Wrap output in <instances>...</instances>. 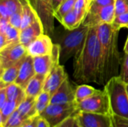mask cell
<instances>
[{
  "instance_id": "cell-43",
  "label": "cell",
  "mask_w": 128,
  "mask_h": 127,
  "mask_svg": "<svg viewBox=\"0 0 128 127\" xmlns=\"http://www.w3.org/2000/svg\"><path fill=\"white\" fill-rule=\"evenodd\" d=\"M73 127H82L81 125H80V123L77 118V116H76V119L74 121V125H73Z\"/></svg>"
},
{
  "instance_id": "cell-13",
  "label": "cell",
  "mask_w": 128,
  "mask_h": 127,
  "mask_svg": "<svg viewBox=\"0 0 128 127\" xmlns=\"http://www.w3.org/2000/svg\"><path fill=\"white\" fill-rule=\"evenodd\" d=\"M76 88L71 85L68 78L52 95L50 104H65L75 103Z\"/></svg>"
},
{
  "instance_id": "cell-44",
  "label": "cell",
  "mask_w": 128,
  "mask_h": 127,
  "mask_svg": "<svg viewBox=\"0 0 128 127\" xmlns=\"http://www.w3.org/2000/svg\"><path fill=\"white\" fill-rule=\"evenodd\" d=\"M124 54H128V37L126 42H125L124 46Z\"/></svg>"
},
{
  "instance_id": "cell-38",
  "label": "cell",
  "mask_w": 128,
  "mask_h": 127,
  "mask_svg": "<svg viewBox=\"0 0 128 127\" xmlns=\"http://www.w3.org/2000/svg\"><path fill=\"white\" fill-rule=\"evenodd\" d=\"M116 0H92V4H94L97 6H100V7H104L107 6L110 4H115Z\"/></svg>"
},
{
  "instance_id": "cell-6",
  "label": "cell",
  "mask_w": 128,
  "mask_h": 127,
  "mask_svg": "<svg viewBox=\"0 0 128 127\" xmlns=\"http://www.w3.org/2000/svg\"><path fill=\"white\" fill-rule=\"evenodd\" d=\"M79 112L112 115L107 93L99 90L96 94L83 101L76 103Z\"/></svg>"
},
{
  "instance_id": "cell-3",
  "label": "cell",
  "mask_w": 128,
  "mask_h": 127,
  "mask_svg": "<svg viewBox=\"0 0 128 127\" xmlns=\"http://www.w3.org/2000/svg\"><path fill=\"white\" fill-rule=\"evenodd\" d=\"M90 27L82 24L80 27L68 30L64 28L63 31H56L52 37L55 39V43L60 46V62L64 63L72 57H74L77 52L82 48Z\"/></svg>"
},
{
  "instance_id": "cell-26",
  "label": "cell",
  "mask_w": 128,
  "mask_h": 127,
  "mask_svg": "<svg viewBox=\"0 0 128 127\" xmlns=\"http://www.w3.org/2000/svg\"><path fill=\"white\" fill-rule=\"evenodd\" d=\"M76 0H64L55 10L53 13V16L56 19H57L59 22L62 19V18L70 10L74 9V6Z\"/></svg>"
},
{
  "instance_id": "cell-8",
  "label": "cell",
  "mask_w": 128,
  "mask_h": 127,
  "mask_svg": "<svg viewBox=\"0 0 128 127\" xmlns=\"http://www.w3.org/2000/svg\"><path fill=\"white\" fill-rule=\"evenodd\" d=\"M27 55V49L20 42L9 44L0 50V71L17 64Z\"/></svg>"
},
{
  "instance_id": "cell-17",
  "label": "cell",
  "mask_w": 128,
  "mask_h": 127,
  "mask_svg": "<svg viewBox=\"0 0 128 127\" xmlns=\"http://www.w3.org/2000/svg\"><path fill=\"white\" fill-rule=\"evenodd\" d=\"M86 15V13L73 9L62 18L60 23L65 29L73 30L82 24Z\"/></svg>"
},
{
  "instance_id": "cell-23",
  "label": "cell",
  "mask_w": 128,
  "mask_h": 127,
  "mask_svg": "<svg viewBox=\"0 0 128 127\" xmlns=\"http://www.w3.org/2000/svg\"><path fill=\"white\" fill-rule=\"evenodd\" d=\"M6 92L8 100L10 101L16 102L17 103H19V105L26 97L25 90L16 85L15 82L6 87Z\"/></svg>"
},
{
  "instance_id": "cell-7",
  "label": "cell",
  "mask_w": 128,
  "mask_h": 127,
  "mask_svg": "<svg viewBox=\"0 0 128 127\" xmlns=\"http://www.w3.org/2000/svg\"><path fill=\"white\" fill-rule=\"evenodd\" d=\"M115 17V4L104 7L91 4L82 24L88 27H97L105 23L112 24Z\"/></svg>"
},
{
  "instance_id": "cell-19",
  "label": "cell",
  "mask_w": 128,
  "mask_h": 127,
  "mask_svg": "<svg viewBox=\"0 0 128 127\" xmlns=\"http://www.w3.org/2000/svg\"><path fill=\"white\" fill-rule=\"evenodd\" d=\"M24 59L8 68L0 71V88H6L9 85L15 82L19 74L20 68Z\"/></svg>"
},
{
  "instance_id": "cell-24",
  "label": "cell",
  "mask_w": 128,
  "mask_h": 127,
  "mask_svg": "<svg viewBox=\"0 0 128 127\" xmlns=\"http://www.w3.org/2000/svg\"><path fill=\"white\" fill-rule=\"evenodd\" d=\"M19 103L14 101L8 100L3 106L0 108V125L1 127H4V125L9 117L17 109Z\"/></svg>"
},
{
  "instance_id": "cell-18",
  "label": "cell",
  "mask_w": 128,
  "mask_h": 127,
  "mask_svg": "<svg viewBox=\"0 0 128 127\" xmlns=\"http://www.w3.org/2000/svg\"><path fill=\"white\" fill-rule=\"evenodd\" d=\"M20 2L22 4L21 29H23L32 25L40 18L30 0H20Z\"/></svg>"
},
{
  "instance_id": "cell-22",
  "label": "cell",
  "mask_w": 128,
  "mask_h": 127,
  "mask_svg": "<svg viewBox=\"0 0 128 127\" xmlns=\"http://www.w3.org/2000/svg\"><path fill=\"white\" fill-rule=\"evenodd\" d=\"M22 9L20 0H0L1 18L8 19L10 16Z\"/></svg>"
},
{
  "instance_id": "cell-30",
  "label": "cell",
  "mask_w": 128,
  "mask_h": 127,
  "mask_svg": "<svg viewBox=\"0 0 128 127\" xmlns=\"http://www.w3.org/2000/svg\"><path fill=\"white\" fill-rule=\"evenodd\" d=\"M112 25L119 31L122 28H127L128 29V11L116 16Z\"/></svg>"
},
{
  "instance_id": "cell-5",
  "label": "cell",
  "mask_w": 128,
  "mask_h": 127,
  "mask_svg": "<svg viewBox=\"0 0 128 127\" xmlns=\"http://www.w3.org/2000/svg\"><path fill=\"white\" fill-rule=\"evenodd\" d=\"M79 112L76 103L65 104H50L40 115L47 121L50 127H54L68 118L76 115Z\"/></svg>"
},
{
  "instance_id": "cell-33",
  "label": "cell",
  "mask_w": 128,
  "mask_h": 127,
  "mask_svg": "<svg viewBox=\"0 0 128 127\" xmlns=\"http://www.w3.org/2000/svg\"><path fill=\"white\" fill-rule=\"evenodd\" d=\"M119 76L125 83L128 84V53L124 55L123 58V61L121 64Z\"/></svg>"
},
{
  "instance_id": "cell-27",
  "label": "cell",
  "mask_w": 128,
  "mask_h": 127,
  "mask_svg": "<svg viewBox=\"0 0 128 127\" xmlns=\"http://www.w3.org/2000/svg\"><path fill=\"white\" fill-rule=\"evenodd\" d=\"M52 95L46 92L43 91L37 97H36V110L38 114L40 115L50 104Z\"/></svg>"
},
{
  "instance_id": "cell-36",
  "label": "cell",
  "mask_w": 128,
  "mask_h": 127,
  "mask_svg": "<svg viewBox=\"0 0 128 127\" xmlns=\"http://www.w3.org/2000/svg\"><path fill=\"white\" fill-rule=\"evenodd\" d=\"M39 118H40V115H35L34 117H32L30 118L25 120L23 124L20 127H37Z\"/></svg>"
},
{
  "instance_id": "cell-45",
  "label": "cell",
  "mask_w": 128,
  "mask_h": 127,
  "mask_svg": "<svg viewBox=\"0 0 128 127\" xmlns=\"http://www.w3.org/2000/svg\"><path fill=\"white\" fill-rule=\"evenodd\" d=\"M127 91H128V84H127Z\"/></svg>"
},
{
  "instance_id": "cell-31",
  "label": "cell",
  "mask_w": 128,
  "mask_h": 127,
  "mask_svg": "<svg viewBox=\"0 0 128 127\" xmlns=\"http://www.w3.org/2000/svg\"><path fill=\"white\" fill-rule=\"evenodd\" d=\"M9 23L10 25L19 28L21 30V25H22V9L17 10L14 13L10 16L8 19Z\"/></svg>"
},
{
  "instance_id": "cell-46",
  "label": "cell",
  "mask_w": 128,
  "mask_h": 127,
  "mask_svg": "<svg viewBox=\"0 0 128 127\" xmlns=\"http://www.w3.org/2000/svg\"><path fill=\"white\" fill-rule=\"evenodd\" d=\"M126 1H127V2H128V0H126Z\"/></svg>"
},
{
  "instance_id": "cell-41",
  "label": "cell",
  "mask_w": 128,
  "mask_h": 127,
  "mask_svg": "<svg viewBox=\"0 0 128 127\" xmlns=\"http://www.w3.org/2000/svg\"><path fill=\"white\" fill-rule=\"evenodd\" d=\"M37 127H50V126L49 123L47 122V121L46 119H44V118L40 116Z\"/></svg>"
},
{
  "instance_id": "cell-20",
  "label": "cell",
  "mask_w": 128,
  "mask_h": 127,
  "mask_svg": "<svg viewBox=\"0 0 128 127\" xmlns=\"http://www.w3.org/2000/svg\"><path fill=\"white\" fill-rule=\"evenodd\" d=\"M46 77L45 76L35 74L25 88L26 96L36 98L44 91Z\"/></svg>"
},
{
  "instance_id": "cell-47",
  "label": "cell",
  "mask_w": 128,
  "mask_h": 127,
  "mask_svg": "<svg viewBox=\"0 0 128 127\" xmlns=\"http://www.w3.org/2000/svg\"><path fill=\"white\" fill-rule=\"evenodd\" d=\"M81 127H82V126H81Z\"/></svg>"
},
{
  "instance_id": "cell-11",
  "label": "cell",
  "mask_w": 128,
  "mask_h": 127,
  "mask_svg": "<svg viewBox=\"0 0 128 127\" xmlns=\"http://www.w3.org/2000/svg\"><path fill=\"white\" fill-rule=\"evenodd\" d=\"M53 45L54 43L51 37L43 34L27 46L28 55L32 57L50 55L52 52Z\"/></svg>"
},
{
  "instance_id": "cell-16",
  "label": "cell",
  "mask_w": 128,
  "mask_h": 127,
  "mask_svg": "<svg viewBox=\"0 0 128 127\" xmlns=\"http://www.w3.org/2000/svg\"><path fill=\"white\" fill-rule=\"evenodd\" d=\"M33 62L36 74L45 76H46L50 73L54 67L60 64L57 63L54 60L51 54L43 56L33 57Z\"/></svg>"
},
{
  "instance_id": "cell-4",
  "label": "cell",
  "mask_w": 128,
  "mask_h": 127,
  "mask_svg": "<svg viewBox=\"0 0 128 127\" xmlns=\"http://www.w3.org/2000/svg\"><path fill=\"white\" fill-rule=\"evenodd\" d=\"M110 100L112 115L128 118V94L127 83L119 76L111 78L104 85Z\"/></svg>"
},
{
  "instance_id": "cell-14",
  "label": "cell",
  "mask_w": 128,
  "mask_h": 127,
  "mask_svg": "<svg viewBox=\"0 0 128 127\" xmlns=\"http://www.w3.org/2000/svg\"><path fill=\"white\" fill-rule=\"evenodd\" d=\"M43 34H44V25L39 19L29 26L20 30V42L27 48L31 43Z\"/></svg>"
},
{
  "instance_id": "cell-37",
  "label": "cell",
  "mask_w": 128,
  "mask_h": 127,
  "mask_svg": "<svg viewBox=\"0 0 128 127\" xmlns=\"http://www.w3.org/2000/svg\"><path fill=\"white\" fill-rule=\"evenodd\" d=\"M76 115H74L68 118V119H66L65 121H64L63 122L60 123L59 124L55 126L54 127H73L74 121L76 119Z\"/></svg>"
},
{
  "instance_id": "cell-12",
  "label": "cell",
  "mask_w": 128,
  "mask_h": 127,
  "mask_svg": "<svg viewBox=\"0 0 128 127\" xmlns=\"http://www.w3.org/2000/svg\"><path fill=\"white\" fill-rule=\"evenodd\" d=\"M82 127H110L111 115L79 112L76 115Z\"/></svg>"
},
{
  "instance_id": "cell-1",
  "label": "cell",
  "mask_w": 128,
  "mask_h": 127,
  "mask_svg": "<svg viewBox=\"0 0 128 127\" xmlns=\"http://www.w3.org/2000/svg\"><path fill=\"white\" fill-rule=\"evenodd\" d=\"M74 77L79 82L104 85L98 26L90 27L82 48L74 57Z\"/></svg>"
},
{
  "instance_id": "cell-40",
  "label": "cell",
  "mask_w": 128,
  "mask_h": 127,
  "mask_svg": "<svg viewBox=\"0 0 128 127\" xmlns=\"http://www.w3.org/2000/svg\"><path fill=\"white\" fill-rule=\"evenodd\" d=\"M11 43L8 40V39L6 37V36L3 34H0V50L3 48L6 47Z\"/></svg>"
},
{
  "instance_id": "cell-25",
  "label": "cell",
  "mask_w": 128,
  "mask_h": 127,
  "mask_svg": "<svg viewBox=\"0 0 128 127\" xmlns=\"http://www.w3.org/2000/svg\"><path fill=\"white\" fill-rule=\"evenodd\" d=\"M98 91L99 90H97L94 88L86 84L77 86L76 88L75 93V103H78L83 101L84 100L96 94Z\"/></svg>"
},
{
  "instance_id": "cell-35",
  "label": "cell",
  "mask_w": 128,
  "mask_h": 127,
  "mask_svg": "<svg viewBox=\"0 0 128 127\" xmlns=\"http://www.w3.org/2000/svg\"><path fill=\"white\" fill-rule=\"evenodd\" d=\"M128 11V3L126 0H116L115 12L116 16L126 13Z\"/></svg>"
},
{
  "instance_id": "cell-2",
  "label": "cell",
  "mask_w": 128,
  "mask_h": 127,
  "mask_svg": "<svg viewBox=\"0 0 128 127\" xmlns=\"http://www.w3.org/2000/svg\"><path fill=\"white\" fill-rule=\"evenodd\" d=\"M98 33L101 47L105 85L111 78L119 76V67L122 64L121 54L118 48L119 30L116 29L112 24L105 23L98 26Z\"/></svg>"
},
{
  "instance_id": "cell-34",
  "label": "cell",
  "mask_w": 128,
  "mask_h": 127,
  "mask_svg": "<svg viewBox=\"0 0 128 127\" xmlns=\"http://www.w3.org/2000/svg\"><path fill=\"white\" fill-rule=\"evenodd\" d=\"M92 0H76L74 9L88 13Z\"/></svg>"
},
{
  "instance_id": "cell-9",
  "label": "cell",
  "mask_w": 128,
  "mask_h": 127,
  "mask_svg": "<svg viewBox=\"0 0 128 127\" xmlns=\"http://www.w3.org/2000/svg\"><path fill=\"white\" fill-rule=\"evenodd\" d=\"M44 28V34L52 37L55 31L52 0H30Z\"/></svg>"
},
{
  "instance_id": "cell-42",
  "label": "cell",
  "mask_w": 128,
  "mask_h": 127,
  "mask_svg": "<svg viewBox=\"0 0 128 127\" xmlns=\"http://www.w3.org/2000/svg\"><path fill=\"white\" fill-rule=\"evenodd\" d=\"M64 0H52V7L54 10L64 1Z\"/></svg>"
},
{
  "instance_id": "cell-29",
  "label": "cell",
  "mask_w": 128,
  "mask_h": 127,
  "mask_svg": "<svg viewBox=\"0 0 128 127\" xmlns=\"http://www.w3.org/2000/svg\"><path fill=\"white\" fill-rule=\"evenodd\" d=\"M3 34L6 36V37L8 39V40L13 43H16L20 42V29L16 28L10 25H9L6 30L4 31V33H0Z\"/></svg>"
},
{
  "instance_id": "cell-10",
  "label": "cell",
  "mask_w": 128,
  "mask_h": 127,
  "mask_svg": "<svg viewBox=\"0 0 128 127\" xmlns=\"http://www.w3.org/2000/svg\"><path fill=\"white\" fill-rule=\"evenodd\" d=\"M68 78V76L64 66L61 64L56 65L46 76L44 91L52 95Z\"/></svg>"
},
{
  "instance_id": "cell-32",
  "label": "cell",
  "mask_w": 128,
  "mask_h": 127,
  "mask_svg": "<svg viewBox=\"0 0 128 127\" xmlns=\"http://www.w3.org/2000/svg\"><path fill=\"white\" fill-rule=\"evenodd\" d=\"M110 127H128V118L112 115Z\"/></svg>"
},
{
  "instance_id": "cell-15",
  "label": "cell",
  "mask_w": 128,
  "mask_h": 127,
  "mask_svg": "<svg viewBox=\"0 0 128 127\" xmlns=\"http://www.w3.org/2000/svg\"><path fill=\"white\" fill-rule=\"evenodd\" d=\"M35 74L36 73L34 67L33 57L28 55L21 64L15 83L25 90L28 83Z\"/></svg>"
},
{
  "instance_id": "cell-21",
  "label": "cell",
  "mask_w": 128,
  "mask_h": 127,
  "mask_svg": "<svg viewBox=\"0 0 128 127\" xmlns=\"http://www.w3.org/2000/svg\"><path fill=\"white\" fill-rule=\"evenodd\" d=\"M36 98L32 97H26V98L20 103L17 107V110L21 116L25 119L30 118L35 115H38L36 110Z\"/></svg>"
},
{
  "instance_id": "cell-28",
  "label": "cell",
  "mask_w": 128,
  "mask_h": 127,
  "mask_svg": "<svg viewBox=\"0 0 128 127\" xmlns=\"http://www.w3.org/2000/svg\"><path fill=\"white\" fill-rule=\"evenodd\" d=\"M25 119L21 116L17 109L8 119L4 127H20L23 124Z\"/></svg>"
},
{
  "instance_id": "cell-39",
  "label": "cell",
  "mask_w": 128,
  "mask_h": 127,
  "mask_svg": "<svg viewBox=\"0 0 128 127\" xmlns=\"http://www.w3.org/2000/svg\"><path fill=\"white\" fill-rule=\"evenodd\" d=\"M8 100L6 92V88H0V108L3 106Z\"/></svg>"
}]
</instances>
